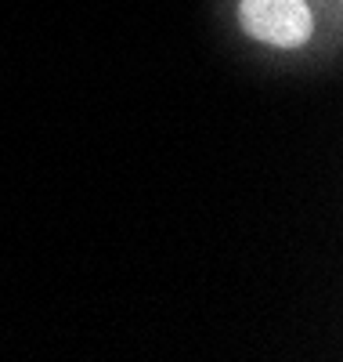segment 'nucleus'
<instances>
[{"label":"nucleus","instance_id":"f257e3e1","mask_svg":"<svg viewBox=\"0 0 343 362\" xmlns=\"http://www.w3.org/2000/svg\"><path fill=\"white\" fill-rule=\"evenodd\" d=\"M239 15L249 37L275 47H300L311 37V11L303 0H242Z\"/></svg>","mask_w":343,"mask_h":362}]
</instances>
